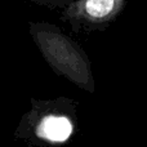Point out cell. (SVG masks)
<instances>
[{"label":"cell","mask_w":147,"mask_h":147,"mask_svg":"<svg viewBox=\"0 0 147 147\" xmlns=\"http://www.w3.org/2000/svg\"><path fill=\"white\" fill-rule=\"evenodd\" d=\"M125 0H72L61 9V21L75 32L106 28L123 10Z\"/></svg>","instance_id":"obj_2"},{"label":"cell","mask_w":147,"mask_h":147,"mask_svg":"<svg viewBox=\"0 0 147 147\" xmlns=\"http://www.w3.org/2000/svg\"><path fill=\"white\" fill-rule=\"evenodd\" d=\"M27 1H32L38 5H43L51 9H62L72 0H27Z\"/></svg>","instance_id":"obj_4"},{"label":"cell","mask_w":147,"mask_h":147,"mask_svg":"<svg viewBox=\"0 0 147 147\" xmlns=\"http://www.w3.org/2000/svg\"><path fill=\"white\" fill-rule=\"evenodd\" d=\"M28 31L45 61L58 75L84 90H94L90 62L80 45L53 23L30 22Z\"/></svg>","instance_id":"obj_1"},{"label":"cell","mask_w":147,"mask_h":147,"mask_svg":"<svg viewBox=\"0 0 147 147\" xmlns=\"http://www.w3.org/2000/svg\"><path fill=\"white\" fill-rule=\"evenodd\" d=\"M31 124L34 136L49 143H63L74 133L72 119L58 109L43 110L38 119L31 120Z\"/></svg>","instance_id":"obj_3"}]
</instances>
